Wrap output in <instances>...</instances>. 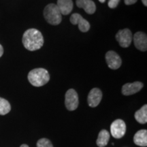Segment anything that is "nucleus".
Listing matches in <instances>:
<instances>
[{
	"label": "nucleus",
	"mask_w": 147,
	"mask_h": 147,
	"mask_svg": "<svg viewBox=\"0 0 147 147\" xmlns=\"http://www.w3.org/2000/svg\"><path fill=\"white\" fill-rule=\"evenodd\" d=\"M106 61L108 67L112 69H119L122 64L121 57L113 51H109L106 53Z\"/></svg>",
	"instance_id": "7"
},
{
	"label": "nucleus",
	"mask_w": 147,
	"mask_h": 147,
	"mask_svg": "<svg viewBox=\"0 0 147 147\" xmlns=\"http://www.w3.org/2000/svg\"><path fill=\"white\" fill-rule=\"evenodd\" d=\"M20 147H29V146H28V145H27V144H22L21 146H20Z\"/></svg>",
	"instance_id": "23"
},
{
	"label": "nucleus",
	"mask_w": 147,
	"mask_h": 147,
	"mask_svg": "<svg viewBox=\"0 0 147 147\" xmlns=\"http://www.w3.org/2000/svg\"><path fill=\"white\" fill-rule=\"evenodd\" d=\"M50 80L49 71L45 68H36L28 74V80L33 86L42 87L48 83Z\"/></svg>",
	"instance_id": "2"
},
{
	"label": "nucleus",
	"mask_w": 147,
	"mask_h": 147,
	"mask_svg": "<svg viewBox=\"0 0 147 147\" xmlns=\"http://www.w3.org/2000/svg\"><path fill=\"white\" fill-rule=\"evenodd\" d=\"M134 43L138 50L146 51L147 50V36L144 33L138 32L134 36Z\"/></svg>",
	"instance_id": "10"
},
{
	"label": "nucleus",
	"mask_w": 147,
	"mask_h": 147,
	"mask_svg": "<svg viewBox=\"0 0 147 147\" xmlns=\"http://www.w3.org/2000/svg\"><path fill=\"white\" fill-rule=\"evenodd\" d=\"M110 132L115 138H121L126 132L125 123L122 119H117L113 121L110 125Z\"/></svg>",
	"instance_id": "5"
},
{
	"label": "nucleus",
	"mask_w": 147,
	"mask_h": 147,
	"mask_svg": "<svg viewBox=\"0 0 147 147\" xmlns=\"http://www.w3.org/2000/svg\"><path fill=\"white\" fill-rule=\"evenodd\" d=\"M43 14L46 21L52 25H57L62 21L61 14L55 3L48 4L45 8Z\"/></svg>",
	"instance_id": "3"
},
{
	"label": "nucleus",
	"mask_w": 147,
	"mask_h": 147,
	"mask_svg": "<svg viewBox=\"0 0 147 147\" xmlns=\"http://www.w3.org/2000/svg\"><path fill=\"white\" fill-rule=\"evenodd\" d=\"M105 1H106V0H99V1H100V2H101V3H104V2H105Z\"/></svg>",
	"instance_id": "24"
},
{
	"label": "nucleus",
	"mask_w": 147,
	"mask_h": 147,
	"mask_svg": "<svg viewBox=\"0 0 147 147\" xmlns=\"http://www.w3.org/2000/svg\"><path fill=\"white\" fill-rule=\"evenodd\" d=\"M76 5L78 8H83L89 14H93L96 10V5L92 0H76Z\"/></svg>",
	"instance_id": "12"
},
{
	"label": "nucleus",
	"mask_w": 147,
	"mask_h": 147,
	"mask_svg": "<svg viewBox=\"0 0 147 147\" xmlns=\"http://www.w3.org/2000/svg\"><path fill=\"white\" fill-rule=\"evenodd\" d=\"M102 99V92L98 88H93L90 91L87 97L88 104L90 107L95 108L100 104Z\"/></svg>",
	"instance_id": "9"
},
{
	"label": "nucleus",
	"mask_w": 147,
	"mask_h": 147,
	"mask_svg": "<svg viewBox=\"0 0 147 147\" xmlns=\"http://www.w3.org/2000/svg\"><path fill=\"white\" fill-rule=\"evenodd\" d=\"M110 135L107 130L102 129L99 133L98 138L97 139V145L100 147H104L108 144L110 140Z\"/></svg>",
	"instance_id": "15"
},
{
	"label": "nucleus",
	"mask_w": 147,
	"mask_h": 147,
	"mask_svg": "<svg viewBox=\"0 0 147 147\" xmlns=\"http://www.w3.org/2000/svg\"><path fill=\"white\" fill-rule=\"evenodd\" d=\"M57 5L61 15H67L73 10L72 0H57Z\"/></svg>",
	"instance_id": "13"
},
{
	"label": "nucleus",
	"mask_w": 147,
	"mask_h": 147,
	"mask_svg": "<svg viewBox=\"0 0 147 147\" xmlns=\"http://www.w3.org/2000/svg\"><path fill=\"white\" fill-rule=\"evenodd\" d=\"M79 104L78 95L74 89L67 90L65 96V107L69 111H73L78 108Z\"/></svg>",
	"instance_id": "4"
},
{
	"label": "nucleus",
	"mask_w": 147,
	"mask_h": 147,
	"mask_svg": "<svg viewBox=\"0 0 147 147\" xmlns=\"http://www.w3.org/2000/svg\"><path fill=\"white\" fill-rule=\"evenodd\" d=\"M71 23L74 25H78V29L82 32H87L90 29V23L82 16L78 13L71 14L69 18Z\"/></svg>",
	"instance_id": "8"
},
{
	"label": "nucleus",
	"mask_w": 147,
	"mask_h": 147,
	"mask_svg": "<svg viewBox=\"0 0 147 147\" xmlns=\"http://www.w3.org/2000/svg\"><path fill=\"white\" fill-rule=\"evenodd\" d=\"M116 39L121 47L127 48L133 40V35L129 29H124L119 31L116 34Z\"/></svg>",
	"instance_id": "6"
},
{
	"label": "nucleus",
	"mask_w": 147,
	"mask_h": 147,
	"mask_svg": "<svg viewBox=\"0 0 147 147\" xmlns=\"http://www.w3.org/2000/svg\"><path fill=\"white\" fill-rule=\"evenodd\" d=\"M142 3L144 4L145 6H147V0H142Z\"/></svg>",
	"instance_id": "22"
},
{
	"label": "nucleus",
	"mask_w": 147,
	"mask_h": 147,
	"mask_svg": "<svg viewBox=\"0 0 147 147\" xmlns=\"http://www.w3.org/2000/svg\"><path fill=\"white\" fill-rule=\"evenodd\" d=\"M144 87V84L141 82H134L132 83L125 84L122 87L123 95H131L138 93Z\"/></svg>",
	"instance_id": "11"
},
{
	"label": "nucleus",
	"mask_w": 147,
	"mask_h": 147,
	"mask_svg": "<svg viewBox=\"0 0 147 147\" xmlns=\"http://www.w3.org/2000/svg\"><path fill=\"white\" fill-rule=\"evenodd\" d=\"M37 147H53V146L49 139L41 138L37 142Z\"/></svg>",
	"instance_id": "18"
},
{
	"label": "nucleus",
	"mask_w": 147,
	"mask_h": 147,
	"mask_svg": "<svg viewBox=\"0 0 147 147\" xmlns=\"http://www.w3.org/2000/svg\"><path fill=\"white\" fill-rule=\"evenodd\" d=\"M3 54V47L0 45V57H1V56H2Z\"/></svg>",
	"instance_id": "21"
},
{
	"label": "nucleus",
	"mask_w": 147,
	"mask_h": 147,
	"mask_svg": "<svg viewBox=\"0 0 147 147\" xmlns=\"http://www.w3.org/2000/svg\"><path fill=\"white\" fill-rule=\"evenodd\" d=\"M22 41L25 49L30 51L39 50L45 42L42 33L36 29H27L24 33Z\"/></svg>",
	"instance_id": "1"
},
{
	"label": "nucleus",
	"mask_w": 147,
	"mask_h": 147,
	"mask_svg": "<svg viewBox=\"0 0 147 147\" xmlns=\"http://www.w3.org/2000/svg\"><path fill=\"white\" fill-rule=\"evenodd\" d=\"M11 110V106L8 100L0 97V115H5Z\"/></svg>",
	"instance_id": "17"
},
{
	"label": "nucleus",
	"mask_w": 147,
	"mask_h": 147,
	"mask_svg": "<svg viewBox=\"0 0 147 147\" xmlns=\"http://www.w3.org/2000/svg\"><path fill=\"white\" fill-rule=\"evenodd\" d=\"M136 120L139 123L145 124L147 122V105L145 104L142 106L140 109L136 112L135 115Z\"/></svg>",
	"instance_id": "16"
},
{
	"label": "nucleus",
	"mask_w": 147,
	"mask_h": 147,
	"mask_svg": "<svg viewBox=\"0 0 147 147\" xmlns=\"http://www.w3.org/2000/svg\"><path fill=\"white\" fill-rule=\"evenodd\" d=\"M137 1L138 0H124V2L125 3V5H129L136 3L137 2Z\"/></svg>",
	"instance_id": "20"
},
{
	"label": "nucleus",
	"mask_w": 147,
	"mask_h": 147,
	"mask_svg": "<svg viewBox=\"0 0 147 147\" xmlns=\"http://www.w3.org/2000/svg\"><path fill=\"white\" fill-rule=\"evenodd\" d=\"M119 1H120V0H109L108 3V7L113 9L117 8V5H119Z\"/></svg>",
	"instance_id": "19"
},
{
	"label": "nucleus",
	"mask_w": 147,
	"mask_h": 147,
	"mask_svg": "<svg viewBox=\"0 0 147 147\" xmlns=\"http://www.w3.org/2000/svg\"><path fill=\"white\" fill-rule=\"evenodd\" d=\"M134 142L140 146H147V131L146 129H141L136 132L134 137Z\"/></svg>",
	"instance_id": "14"
}]
</instances>
